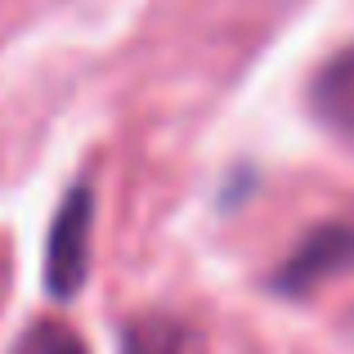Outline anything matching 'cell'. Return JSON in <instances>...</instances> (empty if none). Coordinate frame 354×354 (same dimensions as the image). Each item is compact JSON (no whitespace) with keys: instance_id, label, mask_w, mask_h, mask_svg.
I'll return each mask as SVG.
<instances>
[{"instance_id":"6da1fadb","label":"cell","mask_w":354,"mask_h":354,"mask_svg":"<svg viewBox=\"0 0 354 354\" xmlns=\"http://www.w3.org/2000/svg\"><path fill=\"white\" fill-rule=\"evenodd\" d=\"M90 238H95V184L77 180L63 193L45 238V292L54 301H77L90 278Z\"/></svg>"},{"instance_id":"7a4b0ae2","label":"cell","mask_w":354,"mask_h":354,"mask_svg":"<svg viewBox=\"0 0 354 354\" xmlns=\"http://www.w3.org/2000/svg\"><path fill=\"white\" fill-rule=\"evenodd\" d=\"M346 269H354V225L350 220H328V225H314L278 260V269L269 274V292L301 301V296L319 292L323 283L341 278Z\"/></svg>"},{"instance_id":"3957f363","label":"cell","mask_w":354,"mask_h":354,"mask_svg":"<svg viewBox=\"0 0 354 354\" xmlns=\"http://www.w3.org/2000/svg\"><path fill=\"white\" fill-rule=\"evenodd\" d=\"M310 108L332 135L354 144V45L337 50L310 81Z\"/></svg>"},{"instance_id":"277c9868","label":"cell","mask_w":354,"mask_h":354,"mask_svg":"<svg viewBox=\"0 0 354 354\" xmlns=\"http://www.w3.org/2000/svg\"><path fill=\"white\" fill-rule=\"evenodd\" d=\"M117 354H211L207 337L175 314H139L121 328Z\"/></svg>"},{"instance_id":"5b68a950","label":"cell","mask_w":354,"mask_h":354,"mask_svg":"<svg viewBox=\"0 0 354 354\" xmlns=\"http://www.w3.org/2000/svg\"><path fill=\"white\" fill-rule=\"evenodd\" d=\"M9 354H90L86 337L77 328H68L63 319H36L18 332V341L9 346Z\"/></svg>"},{"instance_id":"8992f818","label":"cell","mask_w":354,"mask_h":354,"mask_svg":"<svg viewBox=\"0 0 354 354\" xmlns=\"http://www.w3.org/2000/svg\"><path fill=\"white\" fill-rule=\"evenodd\" d=\"M0 296H5V265H0Z\"/></svg>"}]
</instances>
